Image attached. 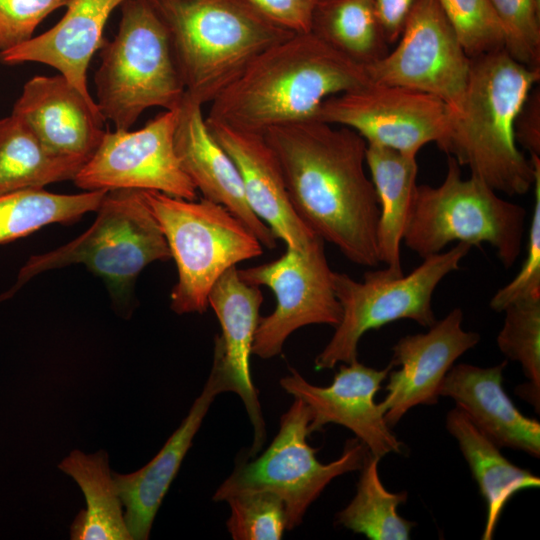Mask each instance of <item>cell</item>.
Instances as JSON below:
<instances>
[{"label":"cell","instance_id":"6da1fadb","mask_svg":"<svg viewBox=\"0 0 540 540\" xmlns=\"http://www.w3.org/2000/svg\"><path fill=\"white\" fill-rule=\"evenodd\" d=\"M297 216L352 263L377 267L378 199L366 172L367 142L354 130L315 119L263 133Z\"/></svg>","mask_w":540,"mask_h":540},{"label":"cell","instance_id":"7a4b0ae2","mask_svg":"<svg viewBox=\"0 0 540 540\" xmlns=\"http://www.w3.org/2000/svg\"><path fill=\"white\" fill-rule=\"evenodd\" d=\"M370 81L365 66L314 33H294L255 56L210 103L205 118L263 134L314 119L327 98Z\"/></svg>","mask_w":540,"mask_h":540},{"label":"cell","instance_id":"3957f363","mask_svg":"<svg viewBox=\"0 0 540 540\" xmlns=\"http://www.w3.org/2000/svg\"><path fill=\"white\" fill-rule=\"evenodd\" d=\"M540 80V68L513 59L505 49L471 58L464 104L443 148L496 192L524 195L534 167L518 149L515 123Z\"/></svg>","mask_w":540,"mask_h":540},{"label":"cell","instance_id":"277c9868","mask_svg":"<svg viewBox=\"0 0 540 540\" xmlns=\"http://www.w3.org/2000/svg\"><path fill=\"white\" fill-rule=\"evenodd\" d=\"M163 23L186 95L210 104L266 48L294 34L248 0H146Z\"/></svg>","mask_w":540,"mask_h":540},{"label":"cell","instance_id":"5b68a950","mask_svg":"<svg viewBox=\"0 0 540 540\" xmlns=\"http://www.w3.org/2000/svg\"><path fill=\"white\" fill-rule=\"evenodd\" d=\"M526 214L481 179H463L460 165L448 156L439 186L416 185L403 242L422 259L454 241L471 247L488 243L508 269L521 253Z\"/></svg>","mask_w":540,"mask_h":540},{"label":"cell","instance_id":"8992f818","mask_svg":"<svg viewBox=\"0 0 540 540\" xmlns=\"http://www.w3.org/2000/svg\"><path fill=\"white\" fill-rule=\"evenodd\" d=\"M95 100L116 130L152 107L177 109L185 94L168 33L146 0H125L116 36L104 41Z\"/></svg>","mask_w":540,"mask_h":540},{"label":"cell","instance_id":"52a82bcc","mask_svg":"<svg viewBox=\"0 0 540 540\" xmlns=\"http://www.w3.org/2000/svg\"><path fill=\"white\" fill-rule=\"evenodd\" d=\"M94 223L80 236L49 252L31 256L10 297L34 276L72 264H84L108 285L115 300L125 301L140 272L171 252L141 190L114 189L105 193Z\"/></svg>","mask_w":540,"mask_h":540},{"label":"cell","instance_id":"ba28073f","mask_svg":"<svg viewBox=\"0 0 540 540\" xmlns=\"http://www.w3.org/2000/svg\"><path fill=\"white\" fill-rule=\"evenodd\" d=\"M175 260L178 280L170 299L177 314L203 313L219 277L263 253L254 233L224 206L141 190Z\"/></svg>","mask_w":540,"mask_h":540},{"label":"cell","instance_id":"9c48e42d","mask_svg":"<svg viewBox=\"0 0 540 540\" xmlns=\"http://www.w3.org/2000/svg\"><path fill=\"white\" fill-rule=\"evenodd\" d=\"M471 246L457 243L446 252L429 256L408 275L392 277L383 270L365 272L362 282L345 273L333 274L342 316L335 332L315 358L317 370L357 360L358 344L370 330L401 319L430 327L437 320L432 297L438 284L460 267Z\"/></svg>","mask_w":540,"mask_h":540},{"label":"cell","instance_id":"30bf717a","mask_svg":"<svg viewBox=\"0 0 540 540\" xmlns=\"http://www.w3.org/2000/svg\"><path fill=\"white\" fill-rule=\"evenodd\" d=\"M312 412L300 399L280 418L279 431L270 446L252 461L236 464L230 476L213 495L216 502L245 492L269 491L280 497L287 516V530L300 525L310 505L336 477L360 470L369 453L359 439L346 442L336 460H317V449L307 437L311 434Z\"/></svg>","mask_w":540,"mask_h":540},{"label":"cell","instance_id":"8fae6325","mask_svg":"<svg viewBox=\"0 0 540 540\" xmlns=\"http://www.w3.org/2000/svg\"><path fill=\"white\" fill-rule=\"evenodd\" d=\"M314 119L350 128L367 144L417 156L431 142L443 150L454 113L433 95L370 81L327 98Z\"/></svg>","mask_w":540,"mask_h":540},{"label":"cell","instance_id":"7c38bea8","mask_svg":"<svg viewBox=\"0 0 540 540\" xmlns=\"http://www.w3.org/2000/svg\"><path fill=\"white\" fill-rule=\"evenodd\" d=\"M240 278L251 285L270 288L276 307L259 318L252 354L270 359L282 352L287 338L311 324L336 327L342 316L333 286L334 271L329 266L324 240L317 236L306 248H287L276 260L237 269Z\"/></svg>","mask_w":540,"mask_h":540},{"label":"cell","instance_id":"4fadbf2b","mask_svg":"<svg viewBox=\"0 0 540 540\" xmlns=\"http://www.w3.org/2000/svg\"><path fill=\"white\" fill-rule=\"evenodd\" d=\"M396 47L365 66L372 82L433 95L454 116L463 107L469 58L437 0H416Z\"/></svg>","mask_w":540,"mask_h":540},{"label":"cell","instance_id":"5bb4252c","mask_svg":"<svg viewBox=\"0 0 540 540\" xmlns=\"http://www.w3.org/2000/svg\"><path fill=\"white\" fill-rule=\"evenodd\" d=\"M177 117L178 108L165 110L138 130L106 131L75 185L84 191L152 190L195 200L197 189L175 150Z\"/></svg>","mask_w":540,"mask_h":540},{"label":"cell","instance_id":"9a60e30c","mask_svg":"<svg viewBox=\"0 0 540 540\" xmlns=\"http://www.w3.org/2000/svg\"><path fill=\"white\" fill-rule=\"evenodd\" d=\"M392 366L377 370L358 360L340 366L329 386L309 383L296 369L280 379V386L302 400L312 412L310 432H319L334 423L351 430L379 459L389 453H402L403 444L387 425L375 395Z\"/></svg>","mask_w":540,"mask_h":540},{"label":"cell","instance_id":"2e32d148","mask_svg":"<svg viewBox=\"0 0 540 540\" xmlns=\"http://www.w3.org/2000/svg\"><path fill=\"white\" fill-rule=\"evenodd\" d=\"M463 312L454 308L436 321L426 333L406 335L393 346L385 398L379 403L387 425L392 428L417 405H433L440 385L465 352L480 341L476 332L462 328Z\"/></svg>","mask_w":540,"mask_h":540},{"label":"cell","instance_id":"e0dca14e","mask_svg":"<svg viewBox=\"0 0 540 540\" xmlns=\"http://www.w3.org/2000/svg\"><path fill=\"white\" fill-rule=\"evenodd\" d=\"M263 295L258 286L244 282L236 266L224 272L212 286L208 303L221 326L216 335L214 357L242 400L253 426L249 457H254L266 440L265 421L250 372V356Z\"/></svg>","mask_w":540,"mask_h":540},{"label":"cell","instance_id":"ac0fdd59","mask_svg":"<svg viewBox=\"0 0 540 540\" xmlns=\"http://www.w3.org/2000/svg\"><path fill=\"white\" fill-rule=\"evenodd\" d=\"M19 117L53 153L83 161L98 148L106 119L96 101L61 74L27 81L13 106Z\"/></svg>","mask_w":540,"mask_h":540},{"label":"cell","instance_id":"d6986e66","mask_svg":"<svg viewBox=\"0 0 540 540\" xmlns=\"http://www.w3.org/2000/svg\"><path fill=\"white\" fill-rule=\"evenodd\" d=\"M206 123L234 161L253 213L287 248H306L318 235L294 211L280 165L264 135L207 120Z\"/></svg>","mask_w":540,"mask_h":540},{"label":"cell","instance_id":"ffe728a7","mask_svg":"<svg viewBox=\"0 0 540 540\" xmlns=\"http://www.w3.org/2000/svg\"><path fill=\"white\" fill-rule=\"evenodd\" d=\"M202 107L186 94L178 107L174 144L184 171L203 198L224 206L264 247L274 249L276 236L249 207L239 171L211 134Z\"/></svg>","mask_w":540,"mask_h":540},{"label":"cell","instance_id":"44dd1931","mask_svg":"<svg viewBox=\"0 0 540 540\" xmlns=\"http://www.w3.org/2000/svg\"><path fill=\"white\" fill-rule=\"evenodd\" d=\"M224 392H231V385L220 365L213 360L201 394L157 455L138 471L130 474L112 473L117 493L125 508L124 520L132 540L149 538L155 515L194 436L215 397Z\"/></svg>","mask_w":540,"mask_h":540},{"label":"cell","instance_id":"7402d4cb","mask_svg":"<svg viewBox=\"0 0 540 540\" xmlns=\"http://www.w3.org/2000/svg\"><path fill=\"white\" fill-rule=\"evenodd\" d=\"M507 360L492 367L453 365L445 375L439 396L449 397L474 426L499 448L540 456V423L524 416L503 388Z\"/></svg>","mask_w":540,"mask_h":540},{"label":"cell","instance_id":"603a6c76","mask_svg":"<svg viewBox=\"0 0 540 540\" xmlns=\"http://www.w3.org/2000/svg\"><path fill=\"white\" fill-rule=\"evenodd\" d=\"M125 0H68L61 20L46 32L0 51L7 65L37 62L55 68L84 96L92 98L87 70L101 49L103 32L113 10Z\"/></svg>","mask_w":540,"mask_h":540},{"label":"cell","instance_id":"cb8c5ba5","mask_svg":"<svg viewBox=\"0 0 540 540\" xmlns=\"http://www.w3.org/2000/svg\"><path fill=\"white\" fill-rule=\"evenodd\" d=\"M417 156L406 155L386 147L367 144L366 166L374 185L379 218L377 247L384 271L392 277L404 275L401 264V242L418 174Z\"/></svg>","mask_w":540,"mask_h":540},{"label":"cell","instance_id":"d4e9b609","mask_svg":"<svg viewBox=\"0 0 540 540\" xmlns=\"http://www.w3.org/2000/svg\"><path fill=\"white\" fill-rule=\"evenodd\" d=\"M446 428L457 440L485 500L487 515L481 539L491 540L507 502L519 491L538 488L540 478L505 458L457 406L448 412Z\"/></svg>","mask_w":540,"mask_h":540},{"label":"cell","instance_id":"484cf974","mask_svg":"<svg viewBox=\"0 0 540 540\" xmlns=\"http://www.w3.org/2000/svg\"><path fill=\"white\" fill-rule=\"evenodd\" d=\"M59 469L75 480L87 504L71 525L72 540L132 539L105 451L87 455L74 450L59 464Z\"/></svg>","mask_w":540,"mask_h":540},{"label":"cell","instance_id":"4316f807","mask_svg":"<svg viewBox=\"0 0 540 540\" xmlns=\"http://www.w3.org/2000/svg\"><path fill=\"white\" fill-rule=\"evenodd\" d=\"M84 164L51 152L19 117L0 119V195L73 180Z\"/></svg>","mask_w":540,"mask_h":540},{"label":"cell","instance_id":"83f0119b","mask_svg":"<svg viewBox=\"0 0 540 540\" xmlns=\"http://www.w3.org/2000/svg\"><path fill=\"white\" fill-rule=\"evenodd\" d=\"M311 32L363 66L388 52L374 0H319Z\"/></svg>","mask_w":540,"mask_h":540},{"label":"cell","instance_id":"f1b7e54d","mask_svg":"<svg viewBox=\"0 0 540 540\" xmlns=\"http://www.w3.org/2000/svg\"><path fill=\"white\" fill-rule=\"evenodd\" d=\"M107 190L56 194L25 189L0 195V243L25 237L54 223H71L96 211Z\"/></svg>","mask_w":540,"mask_h":540},{"label":"cell","instance_id":"f546056e","mask_svg":"<svg viewBox=\"0 0 540 540\" xmlns=\"http://www.w3.org/2000/svg\"><path fill=\"white\" fill-rule=\"evenodd\" d=\"M379 458L367 454L360 469L356 494L336 516V521L370 540H407L415 522L398 514L399 505L407 501L406 491L389 492L382 484Z\"/></svg>","mask_w":540,"mask_h":540},{"label":"cell","instance_id":"4dcf8cb0","mask_svg":"<svg viewBox=\"0 0 540 540\" xmlns=\"http://www.w3.org/2000/svg\"><path fill=\"white\" fill-rule=\"evenodd\" d=\"M505 319L496 342L510 360L520 363L529 380L516 394L540 408V295L519 300L504 309Z\"/></svg>","mask_w":540,"mask_h":540},{"label":"cell","instance_id":"1f68e13d","mask_svg":"<svg viewBox=\"0 0 540 540\" xmlns=\"http://www.w3.org/2000/svg\"><path fill=\"white\" fill-rule=\"evenodd\" d=\"M469 58L505 49L502 25L490 0H437Z\"/></svg>","mask_w":540,"mask_h":540},{"label":"cell","instance_id":"d6a6232c","mask_svg":"<svg viewBox=\"0 0 540 540\" xmlns=\"http://www.w3.org/2000/svg\"><path fill=\"white\" fill-rule=\"evenodd\" d=\"M225 502L230 507L227 530L235 540H280L287 530L284 503L272 492L239 493Z\"/></svg>","mask_w":540,"mask_h":540},{"label":"cell","instance_id":"836d02e7","mask_svg":"<svg viewBox=\"0 0 540 540\" xmlns=\"http://www.w3.org/2000/svg\"><path fill=\"white\" fill-rule=\"evenodd\" d=\"M502 25L505 50L519 63L540 68L539 0H490Z\"/></svg>","mask_w":540,"mask_h":540},{"label":"cell","instance_id":"e575fe53","mask_svg":"<svg viewBox=\"0 0 540 540\" xmlns=\"http://www.w3.org/2000/svg\"><path fill=\"white\" fill-rule=\"evenodd\" d=\"M534 167V205L530 222L527 255L518 274L498 289L490 300V308L503 312L509 305L540 295V156L530 154Z\"/></svg>","mask_w":540,"mask_h":540},{"label":"cell","instance_id":"d590c367","mask_svg":"<svg viewBox=\"0 0 540 540\" xmlns=\"http://www.w3.org/2000/svg\"><path fill=\"white\" fill-rule=\"evenodd\" d=\"M68 0H0V51L31 37L37 26Z\"/></svg>","mask_w":540,"mask_h":540},{"label":"cell","instance_id":"8d00e7d4","mask_svg":"<svg viewBox=\"0 0 540 540\" xmlns=\"http://www.w3.org/2000/svg\"><path fill=\"white\" fill-rule=\"evenodd\" d=\"M270 20L293 33L311 32L319 0H248Z\"/></svg>","mask_w":540,"mask_h":540},{"label":"cell","instance_id":"74e56055","mask_svg":"<svg viewBox=\"0 0 540 540\" xmlns=\"http://www.w3.org/2000/svg\"><path fill=\"white\" fill-rule=\"evenodd\" d=\"M416 0H374L375 13L388 44L395 43Z\"/></svg>","mask_w":540,"mask_h":540},{"label":"cell","instance_id":"f35d334b","mask_svg":"<svg viewBox=\"0 0 540 540\" xmlns=\"http://www.w3.org/2000/svg\"><path fill=\"white\" fill-rule=\"evenodd\" d=\"M515 137L530 154L540 156V98L539 91H532L516 123Z\"/></svg>","mask_w":540,"mask_h":540}]
</instances>
